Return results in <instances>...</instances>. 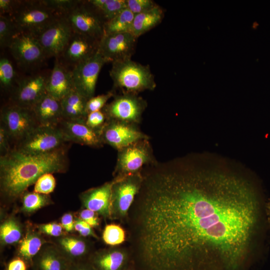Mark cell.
Returning a JSON list of instances; mask_svg holds the SVG:
<instances>
[{
  "label": "cell",
  "instance_id": "cell-1",
  "mask_svg": "<svg viewBox=\"0 0 270 270\" xmlns=\"http://www.w3.org/2000/svg\"><path fill=\"white\" fill-rule=\"evenodd\" d=\"M141 174L126 222L136 270H248L260 256L270 226L251 176L200 154Z\"/></svg>",
  "mask_w": 270,
  "mask_h": 270
},
{
  "label": "cell",
  "instance_id": "cell-2",
  "mask_svg": "<svg viewBox=\"0 0 270 270\" xmlns=\"http://www.w3.org/2000/svg\"><path fill=\"white\" fill-rule=\"evenodd\" d=\"M67 168L63 148L42 154H26L13 148L0 157L1 195L14 200L44 174L64 172Z\"/></svg>",
  "mask_w": 270,
  "mask_h": 270
},
{
  "label": "cell",
  "instance_id": "cell-3",
  "mask_svg": "<svg viewBox=\"0 0 270 270\" xmlns=\"http://www.w3.org/2000/svg\"><path fill=\"white\" fill-rule=\"evenodd\" d=\"M110 76L113 82L112 90L122 94H138L146 90H152L156 84L148 66L136 62L131 58L112 63Z\"/></svg>",
  "mask_w": 270,
  "mask_h": 270
},
{
  "label": "cell",
  "instance_id": "cell-4",
  "mask_svg": "<svg viewBox=\"0 0 270 270\" xmlns=\"http://www.w3.org/2000/svg\"><path fill=\"white\" fill-rule=\"evenodd\" d=\"M44 0H20L10 16L20 32L36 37L54 22L64 17Z\"/></svg>",
  "mask_w": 270,
  "mask_h": 270
},
{
  "label": "cell",
  "instance_id": "cell-5",
  "mask_svg": "<svg viewBox=\"0 0 270 270\" xmlns=\"http://www.w3.org/2000/svg\"><path fill=\"white\" fill-rule=\"evenodd\" d=\"M142 176L140 172L112 180L110 205V220L126 222L128 212L142 185Z\"/></svg>",
  "mask_w": 270,
  "mask_h": 270
},
{
  "label": "cell",
  "instance_id": "cell-6",
  "mask_svg": "<svg viewBox=\"0 0 270 270\" xmlns=\"http://www.w3.org/2000/svg\"><path fill=\"white\" fill-rule=\"evenodd\" d=\"M67 142L58 126L38 125L14 148L30 154H42L62 148Z\"/></svg>",
  "mask_w": 270,
  "mask_h": 270
},
{
  "label": "cell",
  "instance_id": "cell-7",
  "mask_svg": "<svg viewBox=\"0 0 270 270\" xmlns=\"http://www.w3.org/2000/svg\"><path fill=\"white\" fill-rule=\"evenodd\" d=\"M148 140L136 141L118 151L114 177L140 172L146 166L156 162Z\"/></svg>",
  "mask_w": 270,
  "mask_h": 270
},
{
  "label": "cell",
  "instance_id": "cell-8",
  "mask_svg": "<svg viewBox=\"0 0 270 270\" xmlns=\"http://www.w3.org/2000/svg\"><path fill=\"white\" fill-rule=\"evenodd\" d=\"M64 17L74 33L98 41L104 36L105 22L86 0H80Z\"/></svg>",
  "mask_w": 270,
  "mask_h": 270
},
{
  "label": "cell",
  "instance_id": "cell-9",
  "mask_svg": "<svg viewBox=\"0 0 270 270\" xmlns=\"http://www.w3.org/2000/svg\"><path fill=\"white\" fill-rule=\"evenodd\" d=\"M113 100L102 109L107 120L137 125L141 122L147 106L146 101L138 94H115Z\"/></svg>",
  "mask_w": 270,
  "mask_h": 270
},
{
  "label": "cell",
  "instance_id": "cell-10",
  "mask_svg": "<svg viewBox=\"0 0 270 270\" xmlns=\"http://www.w3.org/2000/svg\"><path fill=\"white\" fill-rule=\"evenodd\" d=\"M0 120L10 139L16 142L38 125L32 109L12 102L2 108Z\"/></svg>",
  "mask_w": 270,
  "mask_h": 270
},
{
  "label": "cell",
  "instance_id": "cell-11",
  "mask_svg": "<svg viewBox=\"0 0 270 270\" xmlns=\"http://www.w3.org/2000/svg\"><path fill=\"white\" fill-rule=\"evenodd\" d=\"M106 63V61L98 50L92 56L73 67L74 88L87 100L94 96L100 71Z\"/></svg>",
  "mask_w": 270,
  "mask_h": 270
},
{
  "label": "cell",
  "instance_id": "cell-12",
  "mask_svg": "<svg viewBox=\"0 0 270 270\" xmlns=\"http://www.w3.org/2000/svg\"><path fill=\"white\" fill-rule=\"evenodd\" d=\"M16 63L21 68H29L40 64L46 58L35 36L19 32L8 46Z\"/></svg>",
  "mask_w": 270,
  "mask_h": 270
},
{
  "label": "cell",
  "instance_id": "cell-13",
  "mask_svg": "<svg viewBox=\"0 0 270 270\" xmlns=\"http://www.w3.org/2000/svg\"><path fill=\"white\" fill-rule=\"evenodd\" d=\"M74 32L64 16L44 30L37 38L46 58L62 56Z\"/></svg>",
  "mask_w": 270,
  "mask_h": 270
},
{
  "label": "cell",
  "instance_id": "cell-14",
  "mask_svg": "<svg viewBox=\"0 0 270 270\" xmlns=\"http://www.w3.org/2000/svg\"><path fill=\"white\" fill-rule=\"evenodd\" d=\"M100 134L103 144L110 146L118 151L136 141L149 139L137 125L110 120H107Z\"/></svg>",
  "mask_w": 270,
  "mask_h": 270
},
{
  "label": "cell",
  "instance_id": "cell-15",
  "mask_svg": "<svg viewBox=\"0 0 270 270\" xmlns=\"http://www.w3.org/2000/svg\"><path fill=\"white\" fill-rule=\"evenodd\" d=\"M137 38L128 32L104 35L99 42L98 51L107 62L131 58Z\"/></svg>",
  "mask_w": 270,
  "mask_h": 270
},
{
  "label": "cell",
  "instance_id": "cell-16",
  "mask_svg": "<svg viewBox=\"0 0 270 270\" xmlns=\"http://www.w3.org/2000/svg\"><path fill=\"white\" fill-rule=\"evenodd\" d=\"M48 76L44 74H38L18 80L12 102L32 109L47 93L46 85Z\"/></svg>",
  "mask_w": 270,
  "mask_h": 270
},
{
  "label": "cell",
  "instance_id": "cell-17",
  "mask_svg": "<svg viewBox=\"0 0 270 270\" xmlns=\"http://www.w3.org/2000/svg\"><path fill=\"white\" fill-rule=\"evenodd\" d=\"M88 260L95 270H128L133 264L128 248L117 246L94 250Z\"/></svg>",
  "mask_w": 270,
  "mask_h": 270
},
{
  "label": "cell",
  "instance_id": "cell-18",
  "mask_svg": "<svg viewBox=\"0 0 270 270\" xmlns=\"http://www.w3.org/2000/svg\"><path fill=\"white\" fill-rule=\"evenodd\" d=\"M59 124L67 142L94 148L102 146L104 144L100 132L88 126L85 119H63Z\"/></svg>",
  "mask_w": 270,
  "mask_h": 270
},
{
  "label": "cell",
  "instance_id": "cell-19",
  "mask_svg": "<svg viewBox=\"0 0 270 270\" xmlns=\"http://www.w3.org/2000/svg\"><path fill=\"white\" fill-rule=\"evenodd\" d=\"M51 242L72 264L87 260L94 251L91 242L80 236L66 233Z\"/></svg>",
  "mask_w": 270,
  "mask_h": 270
},
{
  "label": "cell",
  "instance_id": "cell-20",
  "mask_svg": "<svg viewBox=\"0 0 270 270\" xmlns=\"http://www.w3.org/2000/svg\"><path fill=\"white\" fill-rule=\"evenodd\" d=\"M112 182V180L82 192L79 198L82 207L94 212L104 220H110Z\"/></svg>",
  "mask_w": 270,
  "mask_h": 270
},
{
  "label": "cell",
  "instance_id": "cell-21",
  "mask_svg": "<svg viewBox=\"0 0 270 270\" xmlns=\"http://www.w3.org/2000/svg\"><path fill=\"white\" fill-rule=\"evenodd\" d=\"M99 42L74 32L62 55L66 64L74 67L92 56L98 50Z\"/></svg>",
  "mask_w": 270,
  "mask_h": 270
},
{
  "label": "cell",
  "instance_id": "cell-22",
  "mask_svg": "<svg viewBox=\"0 0 270 270\" xmlns=\"http://www.w3.org/2000/svg\"><path fill=\"white\" fill-rule=\"evenodd\" d=\"M74 89L72 70L56 58L47 80V94L60 100Z\"/></svg>",
  "mask_w": 270,
  "mask_h": 270
},
{
  "label": "cell",
  "instance_id": "cell-23",
  "mask_svg": "<svg viewBox=\"0 0 270 270\" xmlns=\"http://www.w3.org/2000/svg\"><path fill=\"white\" fill-rule=\"evenodd\" d=\"M72 263L52 242H48L32 261V270H68Z\"/></svg>",
  "mask_w": 270,
  "mask_h": 270
},
{
  "label": "cell",
  "instance_id": "cell-24",
  "mask_svg": "<svg viewBox=\"0 0 270 270\" xmlns=\"http://www.w3.org/2000/svg\"><path fill=\"white\" fill-rule=\"evenodd\" d=\"M32 110L38 125L56 126L63 120L60 100L47 93Z\"/></svg>",
  "mask_w": 270,
  "mask_h": 270
},
{
  "label": "cell",
  "instance_id": "cell-25",
  "mask_svg": "<svg viewBox=\"0 0 270 270\" xmlns=\"http://www.w3.org/2000/svg\"><path fill=\"white\" fill-rule=\"evenodd\" d=\"M47 242L36 227L30 225L26 228L23 238L17 244V257L31 266L32 260Z\"/></svg>",
  "mask_w": 270,
  "mask_h": 270
},
{
  "label": "cell",
  "instance_id": "cell-26",
  "mask_svg": "<svg viewBox=\"0 0 270 270\" xmlns=\"http://www.w3.org/2000/svg\"><path fill=\"white\" fill-rule=\"evenodd\" d=\"M164 10L158 5L134 16L130 32L138 38L158 25L162 20Z\"/></svg>",
  "mask_w": 270,
  "mask_h": 270
},
{
  "label": "cell",
  "instance_id": "cell-27",
  "mask_svg": "<svg viewBox=\"0 0 270 270\" xmlns=\"http://www.w3.org/2000/svg\"><path fill=\"white\" fill-rule=\"evenodd\" d=\"M88 100L75 89L60 100L63 119H86V105Z\"/></svg>",
  "mask_w": 270,
  "mask_h": 270
},
{
  "label": "cell",
  "instance_id": "cell-28",
  "mask_svg": "<svg viewBox=\"0 0 270 270\" xmlns=\"http://www.w3.org/2000/svg\"><path fill=\"white\" fill-rule=\"evenodd\" d=\"M25 230L22 224L14 216H9L0 223L1 246L18 244L23 238Z\"/></svg>",
  "mask_w": 270,
  "mask_h": 270
},
{
  "label": "cell",
  "instance_id": "cell-29",
  "mask_svg": "<svg viewBox=\"0 0 270 270\" xmlns=\"http://www.w3.org/2000/svg\"><path fill=\"white\" fill-rule=\"evenodd\" d=\"M86 2L105 22L127 8L126 0H88Z\"/></svg>",
  "mask_w": 270,
  "mask_h": 270
},
{
  "label": "cell",
  "instance_id": "cell-30",
  "mask_svg": "<svg viewBox=\"0 0 270 270\" xmlns=\"http://www.w3.org/2000/svg\"><path fill=\"white\" fill-rule=\"evenodd\" d=\"M134 14L128 8L111 20L106 22L104 26V35L130 32Z\"/></svg>",
  "mask_w": 270,
  "mask_h": 270
},
{
  "label": "cell",
  "instance_id": "cell-31",
  "mask_svg": "<svg viewBox=\"0 0 270 270\" xmlns=\"http://www.w3.org/2000/svg\"><path fill=\"white\" fill-rule=\"evenodd\" d=\"M20 211L26 214H32L40 208L53 204L48 194L25 192L22 195Z\"/></svg>",
  "mask_w": 270,
  "mask_h": 270
},
{
  "label": "cell",
  "instance_id": "cell-32",
  "mask_svg": "<svg viewBox=\"0 0 270 270\" xmlns=\"http://www.w3.org/2000/svg\"><path fill=\"white\" fill-rule=\"evenodd\" d=\"M102 238L107 245L118 246L126 240V232L119 224H106L102 232Z\"/></svg>",
  "mask_w": 270,
  "mask_h": 270
},
{
  "label": "cell",
  "instance_id": "cell-33",
  "mask_svg": "<svg viewBox=\"0 0 270 270\" xmlns=\"http://www.w3.org/2000/svg\"><path fill=\"white\" fill-rule=\"evenodd\" d=\"M20 32L10 17L0 15V46L8 48L13 38Z\"/></svg>",
  "mask_w": 270,
  "mask_h": 270
},
{
  "label": "cell",
  "instance_id": "cell-34",
  "mask_svg": "<svg viewBox=\"0 0 270 270\" xmlns=\"http://www.w3.org/2000/svg\"><path fill=\"white\" fill-rule=\"evenodd\" d=\"M16 72L11 62L6 58L0 59V84L5 90H10L16 80Z\"/></svg>",
  "mask_w": 270,
  "mask_h": 270
},
{
  "label": "cell",
  "instance_id": "cell-35",
  "mask_svg": "<svg viewBox=\"0 0 270 270\" xmlns=\"http://www.w3.org/2000/svg\"><path fill=\"white\" fill-rule=\"evenodd\" d=\"M52 173H46L40 176L34 184V192L49 194L52 192L56 187V181Z\"/></svg>",
  "mask_w": 270,
  "mask_h": 270
},
{
  "label": "cell",
  "instance_id": "cell-36",
  "mask_svg": "<svg viewBox=\"0 0 270 270\" xmlns=\"http://www.w3.org/2000/svg\"><path fill=\"white\" fill-rule=\"evenodd\" d=\"M115 95L112 90L104 94L94 96L88 100L86 105L87 116L88 114L102 110L106 104L107 102Z\"/></svg>",
  "mask_w": 270,
  "mask_h": 270
},
{
  "label": "cell",
  "instance_id": "cell-37",
  "mask_svg": "<svg viewBox=\"0 0 270 270\" xmlns=\"http://www.w3.org/2000/svg\"><path fill=\"white\" fill-rule=\"evenodd\" d=\"M36 228L42 234L54 238L60 237L66 234L60 224L55 222L39 224Z\"/></svg>",
  "mask_w": 270,
  "mask_h": 270
},
{
  "label": "cell",
  "instance_id": "cell-38",
  "mask_svg": "<svg viewBox=\"0 0 270 270\" xmlns=\"http://www.w3.org/2000/svg\"><path fill=\"white\" fill-rule=\"evenodd\" d=\"M106 121V116L102 110L88 114L86 119V122L88 126L100 132Z\"/></svg>",
  "mask_w": 270,
  "mask_h": 270
},
{
  "label": "cell",
  "instance_id": "cell-39",
  "mask_svg": "<svg viewBox=\"0 0 270 270\" xmlns=\"http://www.w3.org/2000/svg\"><path fill=\"white\" fill-rule=\"evenodd\" d=\"M80 0H44L46 4L62 16L72 10Z\"/></svg>",
  "mask_w": 270,
  "mask_h": 270
},
{
  "label": "cell",
  "instance_id": "cell-40",
  "mask_svg": "<svg viewBox=\"0 0 270 270\" xmlns=\"http://www.w3.org/2000/svg\"><path fill=\"white\" fill-rule=\"evenodd\" d=\"M127 8L134 15L147 11L156 4L152 0H126Z\"/></svg>",
  "mask_w": 270,
  "mask_h": 270
},
{
  "label": "cell",
  "instance_id": "cell-41",
  "mask_svg": "<svg viewBox=\"0 0 270 270\" xmlns=\"http://www.w3.org/2000/svg\"><path fill=\"white\" fill-rule=\"evenodd\" d=\"M74 230L82 237H92L97 240L99 238L93 228L78 216H75Z\"/></svg>",
  "mask_w": 270,
  "mask_h": 270
},
{
  "label": "cell",
  "instance_id": "cell-42",
  "mask_svg": "<svg viewBox=\"0 0 270 270\" xmlns=\"http://www.w3.org/2000/svg\"><path fill=\"white\" fill-rule=\"evenodd\" d=\"M92 228H97L100 224L99 216L94 212L88 208H83L78 212V216Z\"/></svg>",
  "mask_w": 270,
  "mask_h": 270
},
{
  "label": "cell",
  "instance_id": "cell-43",
  "mask_svg": "<svg viewBox=\"0 0 270 270\" xmlns=\"http://www.w3.org/2000/svg\"><path fill=\"white\" fill-rule=\"evenodd\" d=\"M20 0H0V15L10 16L16 8Z\"/></svg>",
  "mask_w": 270,
  "mask_h": 270
},
{
  "label": "cell",
  "instance_id": "cell-44",
  "mask_svg": "<svg viewBox=\"0 0 270 270\" xmlns=\"http://www.w3.org/2000/svg\"><path fill=\"white\" fill-rule=\"evenodd\" d=\"M75 216L72 212L64 214L60 218V224L67 234L72 233L74 230Z\"/></svg>",
  "mask_w": 270,
  "mask_h": 270
},
{
  "label": "cell",
  "instance_id": "cell-45",
  "mask_svg": "<svg viewBox=\"0 0 270 270\" xmlns=\"http://www.w3.org/2000/svg\"><path fill=\"white\" fill-rule=\"evenodd\" d=\"M10 138L4 128L0 125V156L4 155L8 153L12 149L10 148L9 141Z\"/></svg>",
  "mask_w": 270,
  "mask_h": 270
},
{
  "label": "cell",
  "instance_id": "cell-46",
  "mask_svg": "<svg viewBox=\"0 0 270 270\" xmlns=\"http://www.w3.org/2000/svg\"><path fill=\"white\" fill-rule=\"evenodd\" d=\"M27 264L24 260L17 257L9 262L6 270H27Z\"/></svg>",
  "mask_w": 270,
  "mask_h": 270
},
{
  "label": "cell",
  "instance_id": "cell-47",
  "mask_svg": "<svg viewBox=\"0 0 270 270\" xmlns=\"http://www.w3.org/2000/svg\"><path fill=\"white\" fill-rule=\"evenodd\" d=\"M68 270H95L88 260L72 264Z\"/></svg>",
  "mask_w": 270,
  "mask_h": 270
},
{
  "label": "cell",
  "instance_id": "cell-48",
  "mask_svg": "<svg viewBox=\"0 0 270 270\" xmlns=\"http://www.w3.org/2000/svg\"><path fill=\"white\" fill-rule=\"evenodd\" d=\"M265 211L268 224L270 226V198H269L265 204Z\"/></svg>",
  "mask_w": 270,
  "mask_h": 270
},
{
  "label": "cell",
  "instance_id": "cell-49",
  "mask_svg": "<svg viewBox=\"0 0 270 270\" xmlns=\"http://www.w3.org/2000/svg\"><path fill=\"white\" fill-rule=\"evenodd\" d=\"M128 270H136L133 264Z\"/></svg>",
  "mask_w": 270,
  "mask_h": 270
}]
</instances>
